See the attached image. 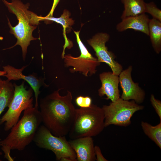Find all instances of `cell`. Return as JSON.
<instances>
[{
  "label": "cell",
  "mask_w": 161,
  "mask_h": 161,
  "mask_svg": "<svg viewBox=\"0 0 161 161\" xmlns=\"http://www.w3.org/2000/svg\"><path fill=\"white\" fill-rule=\"evenodd\" d=\"M60 88L41 99L40 111L44 125L53 135L68 134L74 120L75 109L72 93L69 90L62 96Z\"/></svg>",
  "instance_id": "6da1fadb"
},
{
  "label": "cell",
  "mask_w": 161,
  "mask_h": 161,
  "mask_svg": "<svg viewBox=\"0 0 161 161\" xmlns=\"http://www.w3.org/2000/svg\"><path fill=\"white\" fill-rule=\"evenodd\" d=\"M38 109L34 106L24 110L21 119L11 128L8 136L0 141V146L4 153V157L8 161L14 160L10 155L11 150L22 151L33 141L42 122Z\"/></svg>",
  "instance_id": "7a4b0ae2"
},
{
  "label": "cell",
  "mask_w": 161,
  "mask_h": 161,
  "mask_svg": "<svg viewBox=\"0 0 161 161\" xmlns=\"http://www.w3.org/2000/svg\"><path fill=\"white\" fill-rule=\"evenodd\" d=\"M2 1L8 8L9 11L15 15L18 21V24L13 27L8 18V25L10 32L13 34L17 39L16 44L7 49H10L17 45H20L22 49V57L24 61L28 46L31 41L38 38L34 37L32 32L37 27L40 21L39 16L28 10L30 4H24L20 0H12L11 3L6 0Z\"/></svg>",
  "instance_id": "3957f363"
},
{
  "label": "cell",
  "mask_w": 161,
  "mask_h": 161,
  "mask_svg": "<svg viewBox=\"0 0 161 161\" xmlns=\"http://www.w3.org/2000/svg\"><path fill=\"white\" fill-rule=\"evenodd\" d=\"M105 127L102 108L92 104L87 108L75 109L73 123L68 133L71 139L96 136Z\"/></svg>",
  "instance_id": "277c9868"
},
{
  "label": "cell",
  "mask_w": 161,
  "mask_h": 161,
  "mask_svg": "<svg viewBox=\"0 0 161 161\" xmlns=\"http://www.w3.org/2000/svg\"><path fill=\"white\" fill-rule=\"evenodd\" d=\"M24 81L19 85L13 83L15 88L13 98L7 112L0 118V125L4 123V130L7 131L16 124L23 111L33 107V91L24 86Z\"/></svg>",
  "instance_id": "5b68a950"
},
{
  "label": "cell",
  "mask_w": 161,
  "mask_h": 161,
  "mask_svg": "<svg viewBox=\"0 0 161 161\" xmlns=\"http://www.w3.org/2000/svg\"><path fill=\"white\" fill-rule=\"evenodd\" d=\"M101 108L104 114L105 127L111 125L124 127L129 126L131 123V119L134 114L143 110L144 107L134 100H125L120 97Z\"/></svg>",
  "instance_id": "8992f818"
},
{
  "label": "cell",
  "mask_w": 161,
  "mask_h": 161,
  "mask_svg": "<svg viewBox=\"0 0 161 161\" xmlns=\"http://www.w3.org/2000/svg\"><path fill=\"white\" fill-rule=\"evenodd\" d=\"M33 141L39 147L52 151L57 160L60 161L62 158L67 157L77 160L76 153L65 136L53 135L44 125L40 126Z\"/></svg>",
  "instance_id": "52a82bcc"
},
{
  "label": "cell",
  "mask_w": 161,
  "mask_h": 161,
  "mask_svg": "<svg viewBox=\"0 0 161 161\" xmlns=\"http://www.w3.org/2000/svg\"><path fill=\"white\" fill-rule=\"evenodd\" d=\"M78 44L80 55L78 57H74L70 54L64 55V66L68 67L72 66L69 69L71 73L79 72L86 77L91 76L95 74L97 67L100 64L96 58L89 52L80 40L79 36L80 31H74Z\"/></svg>",
  "instance_id": "ba28073f"
},
{
  "label": "cell",
  "mask_w": 161,
  "mask_h": 161,
  "mask_svg": "<svg viewBox=\"0 0 161 161\" xmlns=\"http://www.w3.org/2000/svg\"><path fill=\"white\" fill-rule=\"evenodd\" d=\"M110 38V35L106 33H98L87 40L89 44L95 52L98 61L105 63L110 67L112 73L119 75L123 70L122 66L115 59L116 56L112 52L108 50L106 44Z\"/></svg>",
  "instance_id": "9c48e42d"
},
{
  "label": "cell",
  "mask_w": 161,
  "mask_h": 161,
  "mask_svg": "<svg viewBox=\"0 0 161 161\" xmlns=\"http://www.w3.org/2000/svg\"><path fill=\"white\" fill-rule=\"evenodd\" d=\"M132 69L131 66L122 70L119 75L120 86L122 90L121 98L127 100H134L140 104L142 103L145 97L144 91L132 80L131 73Z\"/></svg>",
  "instance_id": "30bf717a"
},
{
  "label": "cell",
  "mask_w": 161,
  "mask_h": 161,
  "mask_svg": "<svg viewBox=\"0 0 161 161\" xmlns=\"http://www.w3.org/2000/svg\"><path fill=\"white\" fill-rule=\"evenodd\" d=\"M27 66H23L21 68L17 69L9 65L3 66V71L6 74L2 76L5 77L9 80H18L23 79L28 83L31 86L35 94V107L38 108V98L40 92L39 89L42 86H47L44 82V79L38 78L35 74H32L26 76L22 73L24 69Z\"/></svg>",
  "instance_id": "8fae6325"
},
{
  "label": "cell",
  "mask_w": 161,
  "mask_h": 161,
  "mask_svg": "<svg viewBox=\"0 0 161 161\" xmlns=\"http://www.w3.org/2000/svg\"><path fill=\"white\" fill-rule=\"evenodd\" d=\"M101 86L98 90V95L100 97L105 95L106 99L114 102L119 98L120 95L118 89L119 83V75L112 72H104L99 74Z\"/></svg>",
  "instance_id": "7c38bea8"
},
{
  "label": "cell",
  "mask_w": 161,
  "mask_h": 161,
  "mask_svg": "<svg viewBox=\"0 0 161 161\" xmlns=\"http://www.w3.org/2000/svg\"><path fill=\"white\" fill-rule=\"evenodd\" d=\"M68 142L76 153L77 161L96 160L94 141L92 137H84L71 139Z\"/></svg>",
  "instance_id": "4fadbf2b"
},
{
  "label": "cell",
  "mask_w": 161,
  "mask_h": 161,
  "mask_svg": "<svg viewBox=\"0 0 161 161\" xmlns=\"http://www.w3.org/2000/svg\"><path fill=\"white\" fill-rule=\"evenodd\" d=\"M122 20L116 26V30L118 32H122L131 29L149 35L150 19L145 13L127 17Z\"/></svg>",
  "instance_id": "5bb4252c"
},
{
  "label": "cell",
  "mask_w": 161,
  "mask_h": 161,
  "mask_svg": "<svg viewBox=\"0 0 161 161\" xmlns=\"http://www.w3.org/2000/svg\"><path fill=\"white\" fill-rule=\"evenodd\" d=\"M14 91L13 84L10 80L0 79V115L10 105L13 98Z\"/></svg>",
  "instance_id": "9a60e30c"
},
{
  "label": "cell",
  "mask_w": 161,
  "mask_h": 161,
  "mask_svg": "<svg viewBox=\"0 0 161 161\" xmlns=\"http://www.w3.org/2000/svg\"><path fill=\"white\" fill-rule=\"evenodd\" d=\"M121 1L124 6V10L121 16L122 19L145 13V3L144 0H121Z\"/></svg>",
  "instance_id": "2e32d148"
},
{
  "label": "cell",
  "mask_w": 161,
  "mask_h": 161,
  "mask_svg": "<svg viewBox=\"0 0 161 161\" xmlns=\"http://www.w3.org/2000/svg\"><path fill=\"white\" fill-rule=\"evenodd\" d=\"M148 28L150 41L157 54L161 51V21L152 18L150 19Z\"/></svg>",
  "instance_id": "e0dca14e"
},
{
  "label": "cell",
  "mask_w": 161,
  "mask_h": 161,
  "mask_svg": "<svg viewBox=\"0 0 161 161\" xmlns=\"http://www.w3.org/2000/svg\"><path fill=\"white\" fill-rule=\"evenodd\" d=\"M141 125L145 134L161 148V120L155 126L149 123L142 121Z\"/></svg>",
  "instance_id": "ac0fdd59"
},
{
  "label": "cell",
  "mask_w": 161,
  "mask_h": 161,
  "mask_svg": "<svg viewBox=\"0 0 161 161\" xmlns=\"http://www.w3.org/2000/svg\"><path fill=\"white\" fill-rule=\"evenodd\" d=\"M70 13L66 10H64L63 13L59 18H55L52 17H47L39 16L40 21L44 20L49 21H54L62 25L64 31L66 29H71V26L74 24V21L69 18Z\"/></svg>",
  "instance_id": "d6986e66"
},
{
  "label": "cell",
  "mask_w": 161,
  "mask_h": 161,
  "mask_svg": "<svg viewBox=\"0 0 161 161\" xmlns=\"http://www.w3.org/2000/svg\"><path fill=\"white\" fill-rule=\"evenodd\" d=\"M145 13L150 14L152 18L161 21V10L153 2L145 3Z\"/></svg>",
  "instance_id": "ffe728a7"
},
{
  "label": "cell",
  "mask_w": 161,
  "mask_h": 161,
  "mask_svg": "<svg viewBox=\"0 0 161 161\" xmlns=\"http://www.w3.org/2000/svg\"><path fill=\"white\" fill-rule=\"evenodd\" d=\"M76 104L81 108H87L90 107L92 104V100L89 96H81L77 97L75 100Z\"/></svg>",
  "instance_id": "44dd1931"
},
{
  "label": "cell",
  "mask_w": 161,
  "mask_h": 161,
  "mask_svg": "<svg viewBox=\"0 0 161 161\" xmlns=\"http://www.w3.org/2000/svg\"><path fill=\"white\" fill-rule=\"evenodd\" d=\"M150 100L156 113L161 120V102L156 99L153 94L151 95Z\"/></svg>",
  "instance_id": "7402d4cb"
},
{
  "label": "cell",
  "mask_w": 161,
  "mask_h": 161,
  "mask_svg": "<svg viewBox=\"0 0 161 161\" xmlns=\"http://www.w3.org/2000/svg\"><path fill=\"white\" fill-rule=\"evenodd\" d=\"M95 152L96 160L97 161H108L103 156L100 148L98 146H94Z\"/></svg>",
  "instance_id": "603a6c76"
},
{
  "label": "cell",
  "mask_w": 161,
  "mask_h": 161,
  "mask_svg": "<svg viewBox=\"0 0 161 161\" xmlns=\"http://www.w3.org/2000/svg\"><path fill=\"white\" fill-rule=\"evenodd\" d=\"M60 0H53V2L51 9L49 13L46 16L47 17L52 16L54 10L57 5L59 2Z\"/></svg>",
  "instance_id": "cb8c5ba5"
},
{
  "label": "cell",
  "mask_w": 161,
  "mask_h": 161,
  "mask_svg": "<svg viewBox=\"0 0 161 161\" xmlns=\"http://www.w3.org/2000/svg\"><path fill=\"white\" fill-rule=\"evenodd\" d=\"M76 160L72 159L70 157H63L62 158L60 161H77Z\"/></svg>",
  "instance_id": "d4e9b609"
},
{
  "label": "cell",
  "mask_w": 161,
  "mask_h": 161,
  "mask_svg": "<svg viewBox=\"0 0 161 161\" xmlns=\"http://www.w3.org/2000/svg\"><path fill=\"white\" fill-rule=\"evenodd\" d=\"M6 74V72L4 71H0V76H3L4 75Z\"/></svg>",
  "instance_id": "484cf974"
},
{
  "label": "cell",
  "mask_w": 161,
  "mask_h": 161,
  "mask_svg": "<svg viewBox=\"0 0 161 161\" xmlns=\"http://www.w3.org/2000/svg\"><path fill=\"white\" fill-rule=\"evenodd\" d=\"M2 154V153L0 151V156ZM1 159H0V161H1Z\"/></svg>",
  "instance_id": "4316f807"
}]
</instances>
